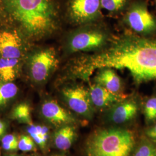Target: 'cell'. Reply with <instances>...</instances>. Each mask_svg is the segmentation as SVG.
<instances>
[{"mask_svg": "<svg viewBox=\"0 0 156 156\" xmlns=\"http://www.w3.org/2000/svg\"><path fill=\"white\" fill-rule=\"evenodd\" d=\"M11 117L13 119L22 123L32 124L31 107L26 102L17 104L12 111Z\"/></svg>", "mask_w": 156, "mask_h": 156, "instance_id": "obj_19", "label": "cell"}, {"mask_svg": "<svg viewBox=\"0 0 156 156\" xmlns=\"http://www.w3.org/2000/svg\"><path fill=\"white\" fill-rule=\"evenodd\" d=\"M35 142L30 135H22L19 138L18 148L23 151H31L36 150Z\"/></svg>", "mask_w": 156, "mask_h": 156, "instance_id": "obj_20", "label": "cell"}, {"mask_svg": "<svg viewBox=\"0 0 156 156\" xmlns=\"http://www.w3.org/2000/svg\"><path fill=\"white\" fill-rule=\"evenodd\" d=\"M20 60L0 57V79L7 82H13L20 72Z\"/></svg>", "mask_w": 156, "mask_h": 156, "instance_id": "obj_14", "label": "cell"}, {"mask_svg": "<svg viewBox=\"0 0 156 156\" xmlns=\"http://www.w3.org/2000/svg\"><path fill=\"white\" fill-rule=\"evenodd\" d=\"M142 110L146 124L150 126L156 122V91L142 102Z\"/></svg>", "mask_w": 156, "mask_h": 156, "instance_id": "obj_16", "label": "cell"}, {"mask_svg": "<svg viewBox=\"0 0 156 156\" xmlns=\"http://www.w3.org/2000/svg\"><path fill=\"white\" fill-rule=\"evenodd\" d=\"M134 133L119 127L99 129L85 145L86 156H130L136 146Z\"/></svg>", "mask_w": 156, "mask_h": 156, "instance_id": "obj_2", "label": "cell"}, {"mask_svg": "<svg viewBox=\"0 0 156 156\" xmlns=\"http://www.w3.org/2000/svg\"><path fill=\"white\" fill-rule=\"evenodd\" d=\"M76 138V128L73 124L63 126L58 128L53 135L56 148L61 151L68 150Z\"/></svg>", "mask_w": 156, "mask_h": 156, "instance_id": "obj_13", "label": "cell"}, {"mask_svg": "<svg viewBox=\"0 0 156 156\" xmlns=\"http://www.w3.org/2000/svg\"><path fill=\"white\" fill-rule=\"evenodd\" d=\"M122 22L129 31L139 36L156 35V16L149 11L145 0H132L123 13Z\"/></svg>", "mask_w": 156, "mask_h": 156, "instance_id": "obj_4", "label": "cell"}, {"mask_svg": "<svg viewBox=\"0 0 156 156\" xmlns=\"http://www.w3.org/2000/svg\"><path fill=\"white\" fill-rule=\"evenodd\" d=\"M132 0H101L102 9L108 11L111 16L124 13Z\"/></svg>", "mask_w": 156, "mask_h": 156, "instance_id": "obj_15", "label": "cell"}, {"mask_svg": "<svg viewBox=\"0 0 156 156\" xmlns=\"http://www.w3.org/2000/svg\"><path fill=\"white\" fill-rule=\"evenodd\" d=\"M2 13L28 39L38 41L56 33L61 24L60 0H1Z\"/></svg>", "mask_w": 156, "mask_h": 156, "instance_id": "obj_1", "label": "cell"}, {"mask_svg": "<svg viewBox=\"0 0 156 156\" xmlns=\"http://www.w3.org/2000/svg\"><path fill=\"white\" fill-rule=\"evenodd\" d=\"M58 64V57L55 48L37 49L31 53L27 59L28 76L35 83H45L55 73Z\"/></svg>", "mask_w": 156, "mask_h": 156, "instance_id": "obj_5", "label": "cell"}, {"mask_svg": "<svg viewBox=\"0 0 156 156\" xmlns=\"http://www.w3.org/2000/svg\"><path fill=\"white\" fill-rule=\"evenodd\" d=\"M41 113L42 117L56 127L74 124L77 120L73 114L54 99H46L42 104Z\"/></svg>", "mask_w": 156, "mask_h": 156, "instance_id": "obj_9", "label": "cell"}, {"mask_svg": "<svg viewBox=\"0 0 156 156\" xmlns=\"http://www.w3.org/2000/svg\"><path fill=\"white\" fill-rule=\"evenodd\" d=\"M145 136L147 138L156 142V122L149 126L145 131Z\"/></svg>", "mask_w": 156, "mask_h": 156, "instance_id": "obj_21", "label": "cell"}, {"mask_svg": "<svg viewBox=\"0 0 156 156\" xmlns=\"http://www.w3.org/2000/svg\"><path fill=\"white\" fill-rule=\"evenodd\" d=\"M13 156V155H11V156Z\"/></svg>", "mask_w": 156, "mask_h": 156, "instance_id": "obj_30", "label": "cell"}, {"mask_svg": "<svg viewBox=\"0 0 156 156\" xmlns=\"http://www.w3.org/2000/svg\"><path fill=\"white\" fill-rule=\"evenodd\" d=\"M141 105L142 102L136 95H127L106 109V119L116 124L128 123L137 116Z\"/></svg>", "mask_w": 156, "mask_h": 156, "instance_id": "obj_8", "label": "cell"}, {"mask_svg": "<svg viewBox=\"0 0 156 156\" xmlns=\"http://www.w3.org/2000/svg\"><path fill=\"white\" fill-rule=\"evenodd\" d=\"M113 37L110 30L101 21L78 26L66 37L65 54L100 51L109 44Z\"/></svg>", "mask_w": 156, "mask_h": 156, "instance_id": "obj_3", "label": "cell"}, {"mask_svg": "<svg viewBox=\"0 0 156 156\" xmlns=\"http://www.w3.org/2000/svg\"><path fill=\"white\" fill-rule=\"evenodd\" d=\"M0 156H1V151H0Z\"/></svg>", "mask_w": 156, "mask_h": 156, "instance_id": "obj_31", "label": "cell"}, {"mask_svg": "<svg viewBox=\"0 0 156 156\" xmlns=\"http://www.w3.org/2000/svg\"><path fill=\"white\" fill-rule=\"evenodd\" d=\"M50 156H67L65 154H53Z\"/></svg>", "mask_w": 156, "mask_h": 156, "instance_id": "obj_26", "label": "cell"}, {"mask_svg": "<svg viewBox=\"0 0 156 156\" xmlns=\"http://www.w3.org/2000/svg\"><path fill=\"white\" fill-rule=\"evenodd\" d=\"M19 33L13 30H0V57L21 60L24 46Z\"/></svg>", "mask_w": 156, "mask_h": 156, "instance_id": "obj_10", "label": "cell"}, {"mask_svg": "<svg viewBox=\"0 0 156 156\" xmlns=\"http://www.w3.org/2000/svg\"><path fill=\"white\" fill-rule=\"evenodd\" d=\"M1 136H2V135H1V134H0V137H1Z\"/></svg>", "mask_w": 156, "mask_h": 156, "instance_id": "obj_28", "label": "cell"}, {"mask_svg": "<svg viewBox=\"0 0 156 156\" xmlns=\"http://www.w3.org/2000/svg\"><path fill=\"white\" fill-rule=\"evenodd\" d=\"M101 0H66L64 5L68 21L77 27L101 21Z\"/></svg>", "mask_w": 156, "mask_h": 156, "instance_id": "obj_6", "label": "cell"}, {"mask_svg": "<svg viewBox=\"0 0 156 156\" xmlns=\"http://www.w3.org/2000/svg\"><path fill=\"white\" fill-rule=\"evenodd\" d=\"M19 89L13 82H4L0 79V108L5 106L18 93Z\"/></svg>", "mask_w": 156, "mask_h": 156, "instance_id": "obj_17", "label": "cell"}, {"mask_svg": "<svg viewBox=\"0 0 156 156\" xmlns=\"http://www.w3.org/2000/svg\"><path fill=\"white\" fill-rule=\"evenodd\" d=\"M2 148L7 151H15L18 149V145L9 144H2Z\"/></svg>", "mask_w": 156, "mask_h": 156, "instance_id": "obj_23", "label": "cell"}, {"mask_svg": "<svg viewBox=\"0 0 156 156\" xmlns=\"http://www.w3.org/2000/svg\"><path fill=\"white\" fill-rule=\"evenodd\" d=\"M62 99L68 108L84 118L91 119L95 109L90 98L88 88L80 83L69 84L60 91Z\"/></svg>", "mask_w": 156, "mask_h": 156, "instance_id": "obj_7", "label": "cell"}, {"mask_svg": "<svg viewBox=\"0 0 156 156\" xmlns=\"http://www.w3.org/2000/svg\"><path fill=\"white\" fill-rule=\"evenodd\" d=\"M2 144H9L18 145L19 138L13 134H8L4 136L2 139Z\"/></svg>", "mask_w": 156, "mask_h": 156, "instance_id": "obj_22", "label": "cell"}, {"mask_svg": "<svg viewBox=\"0 0 156 156\" xmlns=\"http://www.w3.org/2000/svg\"><path fill=\"white\" fill-rule=\"evenodd\" d=\"M88 88L90 98L94 108L98 110L106 111L117 102L122 100L127 95L117 94L108 90L94 82H89Z\"/></svg>", "mask_w": 156, "mask_h": 156, "instance_id": "obj_11", "label": "cell"}, {"mask_svg": "<svg viewBox=\"0 0 156 156\" xmlns=\"http://www.w3.org/2000/svg\"><path fill=\"white\" fill-rule=\"evenodd\" d=\"M93 82L117 94H123L124 82L122 79L111 67H102L97 69Z\"/></svg>", "mask_w": 156, "mask_h": 156, "instance_id": "obj_12", "label": "cell"}, {"mask_svg": "<svg viewBox=\"0 0 156 156\" xmlns=\"http://www.w3.org/2000/svg\"><path fill=\"white\" fill-rule=\"evenodd\" d=\"M131 156H156V142L144 136L136 146Z\"/></svg>", "mask_w": 156, "mask_h": 156, "instance_id": "obj_18", "label": "cell"}, {"mask_svg": "<svg viewBox=\"0 0 156 156\" xmlns=\"http://www.w3.org/2000/svg\"><path fill=\"white\" fill-rule=\"evenodd\" d=\"M2 15H3V13H2V6H1V2L0 0V16Z\"/></svg>", "mask_w": 156, "mask_h": 156, "instance_id": "obj_25", "label": "cell"}, {"mask_svg": "<svg viewBox=\"0 0 156 156\" xmlns=\"http://www.w3.org/2000/svg\"><path fill=\"white\" fill-rule=\"evenodd\" d=\"M154 3H155V5H156V0H154Z\"/></svg>", "mask_w": 156, "mask_h": 156, "instance_id": "obj_27", "label": "cell"}, {"mask_svg": "<svg viewBox=\"0 0 156 156\" xmlns=\"http://www.w3.org/2000/svg\"><path fill=\"white\" fill-rule=\"evenodd\" d=\"M13 156H16V155H13Z\"/></svg>", "mask_w": 156, "mask_h": 156, "instance_id": "obj_29", "label": "cell"}, {"mask_svg": "<svg viewBox=\"0 0 156 156\" xmlns=\"http://www.w3.org/2000/svg\"><path fill=\"white\" fill-rule=\"evenodd\" d=\"M5 130V124L0 119V134L2 135Z\"/></svg>", "mask_w": 156, "mask_h": 156, "instance_id": "obj_24", "label": "cell"}]
</instances>
